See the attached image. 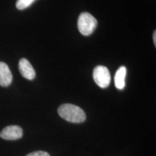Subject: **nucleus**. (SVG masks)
I'll return each instance as SVG.
<instances>
[{
  "label": "nucleus",
  "mask_w": 156,
  "mask_h": 156,
  "mask_svg": "<svg viewBox=\"0 0 156 156\" xmlns=\"http://www.w3.org/2000/svg\"><path fill=\"white\" fill-rule=\"evenodd\" d=\"M26 156H50L49 153L44 151H34L28 154Z\"/></svg>",
  "instance_id": "9"
},
{
  "label": "nucleus",
  "mask_w": 156,
  "mask_h": 156,
  "mask_svg": "<svg viewBox=\"0 0 156 156\" xmlns=\"http://www.w3.org/2000/svg\"><path fill=\"white\" fill-rule=\"evenodd\" d=\"M35 0H17L16 4L17 9L23 10L31 5Z\"/></svg>",
  "instance_id": "8"
},
{
  "label": "nucleus",
  "mask_w": 156,
  "mask_h": 156,
  "mask_svg": "<svg viewBox=\"0 0 156 156\" xmlns=\"http://www.w3.org/2000/svg\"><path fill=\"white\" fill-rule=\"evenodd\" d=\"M0 136L6 140H19L22 137V128L18 126H7L2 130Z\"/></svg>",
  "instance_id": "4"
},
{
  "label": "nucleus",
  "mask_w": 156,
  "mask_h": 156,
  "mask_svg": "<svg viewBox=\"0 0 156 156\" xmlns=\"http://www.w3.org/2000/svg\"><path fill=\"white\" fill-rule=\"evenodd\" d=\"M12 81V74L8 65L0 62V86L7 87L10 85Z\"/></svg>",
  "instance_id": "6"
},
{
  "label": "nucleus",
  "mask_w": 156,
  "mask_h": 156,
  "mask_svg": "<svg viewBox=\"0 0 156 156\" xmlns=\"http://www.w3.org/2000/svg\"><path fill=\"white\" fill-rule=\"evenodd\" d=\"M58 113L60 117L71 123H82L86 118L82 109L70 104L62 105L58 109Z\"/></svg>",
  "instance_id": "1"
},
{
  "label": "nucleus",
  "mask_w": 156,
  "mask_h": 156,
  "mask_svg": "<svg viewBox=\"0 0 156 156\" xmlns=\"http://www.w3.org/2000/svg\"><path fill=\"white\" fill-rule=\"evenodd\" d=\"M93 79L96 84L102 89L109 86L111 80L108 69L103 66H98L94 69Z\"/></svg>",
  "instance_id": "3"
},
{
  "label": "nucleus",
  "mask_w": 156,
  "mask_h": 156,
  "mask_svg": "<svg viewBox=\"0 0 156 156\" xmlns=\"http://www.w3.org/2000/svg\"><path fill=\"white\" fill-rule=\"evenodd\" d=\"M19 69L24 78L28 80H33L35 77V71L31 63L26 58H22L19 61Z\"/></svg>",
  "instance_id": "5"
},
{
  "label": "nucleus",
  "mask_w": 156,
  "mask_h": 156,
  "mask_svg": "<svg viewBox=\"0 0 156 156\" xmlns=\"http://www.w3.org/2000/svg\"><path fill=\"white\" fill-rule=\"evenodd\" d=\"M153 42L155 46H156V31H154V33H153Z\"/></svg>",
  "instance_id": "10"
},
{
  "label": "nucleus",
  "mask_w": 156,
  "mask_h": 156,
  "mask_svg": "<svg viewBox=\"0 0 156 156\" xmlns=\"http://www.w3.org/2000/svg\"><path fill=\"white\" fill-rule=\"evenodd\" d=\"M97 24V19L88 12L82 13L78 18V30L84 36H88L93 33Z\"/></svg>",
  "instance_id": "2"
},
{
  "label": "nucleus",
  "mask_w": 156,
  "mask_h": 156,
  "mask_svg": "<svg viewBox=\"0 0 156 156\" xmlns=\"http://www.w3.org/2000/svg\"><path fill=\"white\" fill-rule=\"evenodd\" d=\"M127 74V69L122 66L117 69L115 75V84L117 89L122 90L125 87V78Z\"/></svg>",
  "instance_id": "7"
}]
</instances>
